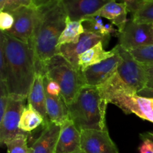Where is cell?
Masks as SVG:
<instances>
[{
	"label": "cell",
	"mask_w": 153,
	"mask_h": 153,
	"mask_svg": "<svg viewBox=\"0 0 153 153\" xmlns=\"http://www.w3.org/2000/svg\"><path fill=\"white\" fill-rule=\"evenodd\" d=\"M138 62L143 65H153V45L129 50Z\"/></svg>",
	"instance_id": "24"
},
{
	"label": "cell",
	"mask_w": 153,
	"mask_h": 153,
	"mask_svg": "<svg viewBox=\"0 0 153 153\" xmlns=\"http://www.w3.org/2000/svg\"><path fill=\"white\" fill-rule=\"evenodd\" d=\"M37 7V17L30 44L36 58L37 72L43 73L47 63L58 55L60 36L66 26L67 15L61 2Z\"/></svg>",
	"instance_id": "2"
},
{
	"label": "cell",
	"mask_w": 153,
	"mask_h": 153,
	"mask_svg": "<svg viewBox=\"0 0 153 153\" xmlns=\"http://www.w3.org/2000/svg\"><path fill=\"white\" fill-rule=\"evenodd\" d=\"M143 143L139 146L140 153H153V142L149 138H142Z\"/></svg>",
	"instance_id": "29"
},
{
	"label": "cell",
	"mask_w": 153,
	"mask_h": 153,
	"mask_svg": "<svg viewBox=\"0 0 153 153\" xmlns=\"http://www.w3.org/2000/svg\"><path fill=\"white\" fill-rule=\"evenodd\" d=\"M43 128L40 137L30 147L31 153H55L61 126L49 122Z\"/></svg>",
	"instance_id": "15"
},
{
	"label": "cell",
	"mask_w": 153,
	"mask_h": 153,
	"mask_svg": "<svg viewBox=\"0 0 153 153\" xmlns=\"http://www.w3.org/2000/svg\"><path fill=\"white\" fill-rule=\"evenodd\" d=\"M5 1H6V0H0V11H1V10H2Z\"/></svg>",
	"instance_id": "34"
},
{
	"label": "cell",
	"mask_w": 153,
	"mask_h": 153,
	"mask_svg": "<svg viewBox=\"0 0 153 153\" xmlns=\"http://www.w3.org/2000/svg\"><path fill=\"white\" fill-rule=\"evenodd\" d=\"M118 44L126 50L153 45V23H140L129 19L118 34Z\"/></svg>",
	"instance_id": "8"
},
{
	"label": "cell",
	"mask_w": 153,
	"mask_h": 153,
	"mask_svg": "<svg viewBox=\"0 0 153 153\" xmlns=\"http://www.w3.org/2000/svg\"><path fill=\"white\" fill-rule=\"evenodd\" d=\"M27 100L28 104L31 105L44 118L45 122L43 127L47 125L50 121L46 113V95L43 83V74L40 72H37L36 73Z\"/></svg>",
	"instance_id": "16"
},
{
	"label": "cell",
	"mask_w": 153,
	"mask_h": 153,
	"mask_svg": "<svg viewBox=\"0 0 153 153\" xmlns=\"http://www.w3.org/2000/svg\"><path fill=\"white\" fill-rule=\"evenodd\" d=\"M0 47L5 58L4 71L0 73V82H4L10 96L27 99L37 73L32 46L1 31Z\"/></svg>",
	"instance_id": "1"
},
{
	"label": "cell",
	"mask_w": 153,
	"mask_h": 153,
	"mask_svg": "<svg viewBox=\"0 0 153 153\" xmlns=\"http://www.w3.org/2000/svg\"><path fill=\"white\" fill-rule=\"evenodd\" d=\"M99 88L108 102L117 106L126 114H134L153 123V99L137 95L123 82L117 73Z\"/></svg>",
	"instance_id": "4"
},
{
	"label": "cell",
	"mask_w": 153,
	"mask_h": 153,
	"mask_svg": "<svg viewBox=\"0 0 153 153\" xmlns=\"http://www.w3.org/2000/svg\"><path fill=\"white\" fill-rule=\"evenodd\" d=\"M108 102L99 87L84 86L70 104L67 105L70 119L80 131L108 130L106 109Z\"/></svg>",
	"instance_id": "3"
},
{
	"label": "cell",
	"mask_w": 153,
	"mask_h": 153,
	"mask_svg": "<svg viewBox=\"0 0 153 153\" xmlns=\"http://www.w3.org/2000/svg\"><path fill=\"white\" fill-rule=\"evenodd\" d=\"M117 0H64L61 1L67 16L73 21H82L100 10L106 4Z\"/></svg>",
	"instance_id": "13"
},
{
	"label": "cell",
	"mask_w": 153,
	"mask_h": 153,
	"mask_svg": "<svg viewBox=\"0 0 153 153\" xmlns=\"http://www.w3.org/2000/svg\"><path fill=\"white\" fill-rule=\"evenodd\" d=\"M43 83H44L46 94L51 97L61 96V89L60 85L55 81L52 80L44 74H43Z\"/></svg>",
	"instance_id": "25"
},
{
	"label": "cell",
	"mask_w": 153,
	"mask_h": 153,
	"mask_svg": "<svg viewBox=\"0 0 153 153\" xmlns=\"http://www.w3.org/2000/svg\"><path fill=\"white\" fill-rule=\"evenodd\" d=\"M11 13L14 16V24L6 33L24 43H31L37 17V7H22Z\"/></svg>",
	"instance_id": "11"
},
{
	"label": "cell",
	"mask_w": 153,
	"mask_h": 153,
	"mask_svg": "<svg viewBox=\"0 0 153 153\" xmlns=\"http://www.w3.org/2000/svg\"><path fill=\"white\" fill-rule=\"evenodd\" d=\"M81 143L82 153H120L108 130H83Z\"/></svg>",
	"instance_id": "12"
},
{
	"label": "cell",
	"mask_w": 153,
	"mask_h": 153,
	"mask_svg": "<svg viewBox=\"0 0 153 153\" xmlns=\"http://www.w3.org/2000/svg\"><path fill=\"white\" fill-rule=\"evenodd\" d=\"M14 24V16L10 12H0V29L2 32H7L10 31Z\"/></svg>",
	"instance_id": "27"
},
{
	"label": "cell",
	"mask_w": 153,
	"mask_h": 153,
	"mask_svg": "<svg viewBox=\"0 0 153 153\" xmlns=\"http://www.w3.org/2000/svg\"><path fill=\"white\" fill-rule=\"evenodd\" d=\"M64 0H35L34 2V6H40L42 4H47V3H52V2H61Z\"/></svg>",
	"instance_id": "33"
},
{
	"label": "cell",
	"mask_w": 153,
	"mask_h": 153,
	"mask_svg": "<svg viewBox=\"0 0 153 153\" xmlns=\"http://www.w3.org/2000/svg\"><path fill=\"white\" fill-rule=\"evenodd\" d=\"M117 52L111 58L91 66L82 71L85 85L100 87L117 73L118 67L122 62V57L119 53L117 45Z\"/></svg>",
	"instance_id": "10"
},
{
	"label": "cell",
	"mask_w": 153,
	"mask_h": 153,
	"mask_svg": "<svg viewBox=\"0 0 153 153\" xmlns=\"http://www.w3.org/2000/svg\"><path fill=\"white\" fill-rule=\"evenodd\" d=\"M46 95V113L50 122L61 126L70 119L69 109L62 96L51 97Z\"/></svg>",
	"instance_id": "19"
},
{
	"label": "cell",
	"mask_w": 153,
	"mask_h": 153,
	"mask_svg": "<svg viewBox=\"0 0 153 153\" xmlns=\"http://www.w3.org/2000/svg\"><path fill=\"white\" fill-rule=\"evenodd\" d=\"M137 95L142 97H146V98H152L153 99V89H148L145 88L143 91H140L137 94Z\"/></svg>",
	"instance_id": "32"
},
{
	"label": "cell",
	"mask_w": 153,
	"mask_h": 153,
	"mask_svg": "<svg viewBox=\"0 0 153 153\" xmlns=\"http://www.w3.org/2000/svg\"><path fill=\"white\" fill-rule=\"evenodd\" d=\"M28 134L20 135L5 143L7 153H31L28 146Z\"/></svg>",
	"instance_id": "23"
},
{
	"label": "cell",
	"mask_w": 153,
	"mask_h": 153,
	"mask_svg": "<svg viewBox=\"0 0 153 153\" xmlns=\"http://www.w3.org/2000/svg\"><path fill=\"white\" fill-rule=\"evenodd\" d=\"M85 32V28L82 21H73L67 16L65 28L60 36L58 47L64 44L78 43Z\"/></svg>",
	"instance_id": "21"
},
{
	"label": "cell",
	"mask_w": 153,
	"mask_h": 153,
	"mask_svg": "<svg viewBox=\"0 0 153 153\" xmlns=\"http://www.w3.org/2000/svg\"><path fill=\"white\" fill-rule=\"evenodd\" d=\"M34 1L35 0H6L2 10L11 13L19 7L34 5Z\"/></svg>",
	"instance_id": "26"
},
{
	"label": "cell",
	"mask_w": 153,
	"mask_h": 153,
	"mask_svg": "<svg viewBox=\"0 0 153 153\" xmlns=\"http://www.w3.org/2000/svg\"><path fill=\"white\" fill-rule=\"evenodd\" d=\"M117 1H119L120 2L125 3L127 5V7H128V12L133 13L134 10L137 8V6H138L140 3L144 1L145 0H117Z\"/></svg>",
	"instance_id": "31"
},
{
	"label": "cell",
	"mask_w": 153,
	"mask_h": 153,
	"mask_svg": "<svg viewBox=\"0 0 153 153\" xmlns=\"http://www.w3.org/2000/svg\"><path fill=\"white\" fill-rule=\"evenodd\" d=\"M10 98V96L6 89L4 82H0V120L4 116V112L8 105Z\"/></svg>",
	"instance_id": "28"
},
{
	"label": "cell",
	"mask_w": 153,
	"mask_h": 153,
	"mask_svg": "<svg viewBox=\"0 0 153 153\" xmlns=\"http://www.w3.org/2000/svg\"><path fill=\"white\" fill-rule=\"evenodd\" d=\"M118 51L122 57V62L118 67L117 74L124 84L135 94L146 87V75L143 64L131 55L129 51L117 44Z\"/></svg>",
	"instance_id": "6"
},
{
	"label": "cell",
	"mask_w": 153,
	"mask_h": 153,
	"mask_svg": "<svg viewBox=\"0 0 153 153\" xmlns=\"http://www.w3.org/2000/svg\"><path fill=\"white\" fill-rule=\"evenodd\" d=\"M108 41L109 40L103 37L100 33L85 31V32L82 34L78 43L64 44L58 46V55H61L73 67L79 69L78 62L79 56L81 54L86 52L100 42H103L105 46Z\"/></svg>",
	"instance_id": "9"
},
{
	"label": "cell",
	"mask_w": 153,
	"mask_h": 153,
	"mask_svg": "<svg viewBox=\"0 0 153 153\" xmlns=\"http://www.w3.org/2000/svg\"><path fill=\"white\" fill-rule=\"evenodd\" d=\"M43 74L60 85L61 96L67 105L70 104L81 88L85 86L82 71L61 55H56L47 63Z\"/></svg>",
	"instance_id": "5"
},
{
	"label": "cell",
	"mask_w": 153,
	"mask_h": 153,
	"mask_svg": "<svg viewBox=\"0 0 153 153\" xmlns=\"http://www.w3.org/2000/svg\"><path fill=\"white\" fill-rule=\"evenodd\" d=\"M55 153H82L81 131L70 119L61 126Z\"/></svg>",
	"instance_id": "14"
},
{
	"label": "cell",
	"mask_w": 153,
	"mask_h": 153,
	"mask_svg": "<svg viewBox=\"0 0 153 153\" xmlns=\"http://www.w3.org/2000/svg\"><path fill=\"white\" fill-rule=\"evenodd\" d=\"M44 122L43 117L31 105L28 104L21 115L19 127L22 131L31 133L40 126H43Z\"/></svg>",
	"instance_id": "20"
},
{
	"label": "cell",
	"mask_w": 153,
	"mask_h": 153,
	"mask_svg": "<svg viewBox=\"0 0 153 153\" xmlns=\"http://www.w3.org/2000/svg\"><path fill=\"white\" fill-rule=\"evenodd\" d=\"M146 75V87L148 89H153V65H143Z\"/></svg>",
	"instance_id": "30"
},
{
	"label": "cell",
	"mask_w": 153,
	"mask_h": 153,
	"mask_svg": "<svg viewBox=\"0 0 153 153\" xmlns=\"http://www.w3.org/2000/svg\"><path fill=\"white\" fill-rule=\"evenodd\" d=\"M128 7L125 3L112 1L103 6L100 10L91 16H100L108 19L111 21L112 25L117 27L118 31L120 32L128 22Z\"/></svg>",
	"instance_id": "17"
},
{
	"label": "cell",
	"mask_w": 153,
	"mask_h": 153,
	"mask_svg": "<svg viewBox=\"0 0 153 153\" xmlns=\"http://www.w3.org/2000/svg\"><path fill=\"white\" fill-rule=\"evenodd\" d=\"M104 46L103 42H100L79 55L78 64L81 71H83L88 67L99 64L108 58H111L115 55L117 49V46L109 51H106L104 49Z\"/></svg>",
	"instance_id": "18"
},
{
	"label": "cell",
	"mask_w": 153,
	"mask_h": 153,
	"mask_svg": "<svg viewBox=\"0 0 153 153\" xmlns=\"http://www.w3.org/2000/svg\"><path fill=\"white\" fill-rule=\"evenodd\" d=\"M26 98L10 96L8 105L2 119L0 120V143L4 145L7 142L20 135L28 134L19 128V121L25 107Z\"/></svg>",
	"instance_id": "7"
},
{
	"label": "cell",
	"mask_w": 153,
	"mask_h": 153,
	"mask_svg": "<svg viewBox=\"0 0 153 153\" xmlns=\"http://www.w3.org/2000/svg\"><path fill=\"white\" fill-rule=\"evenodd\" d=\"M132 13L131 19L140 23H153V0H145Z\"/></svg>",
	"instance_id": "22"
}]
</instances>
